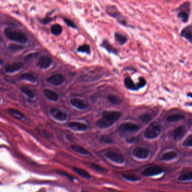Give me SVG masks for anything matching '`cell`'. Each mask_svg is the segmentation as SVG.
I'll return each instance as SVG.
<instances>
[{
	"instance_id": "6da1fadb",
	"label": "cell",
	"mask_w": 192,
	"mask_h": 192,
	"mask_svg": "<svg viewBox=\"0 0 192 192\" xmlns=\"http://www.w3.org/2000/svg\"><path fill=\"white\" fill-rule=\"evenodd\" d=\"M4 33L6 37L11 41L20 43H25L27 42V37L25 34L20 31L7 28L5 29Z\"/></svg>"
},
{
	"instance_id": "7a4b0ae2",
	"label": "cell",
	"mask_w": 192,
	"mask_h": 192,
	"mask_svg": "<svg viewBox=\"0 0 192 192\" xmlns=\"http://www.w3.org/2000/svg\"><path fill=\"white\" fill-rule=\"evenodd\" d=\"M105 11L107 14L111 17H112L117 20V22L125 27L128 26L127 21L125 18L121 14V13L117 10V7L114 5H108L106 8Z\"/></svg>"
},
{
	"instance_id": "3957f363",
	"label": "cell",
	"mask_w": 192,
	"mask_h": 192,
	"mask_svg": "<svg viewBox=\"0 0 192 192\" xmlns=\"http://www.w3.org/2000/svg\"><path fill=\"white\" fill-rule=\"evenodd\" d=\"M191 2L188 1L184 2L177 9V16L180 19L181 21L187 23L189 21L191 14Z\"/></svg>"
},
{
	"instance_id": "277c9868",
	"label": "cell",
	"mask_w": 192,
	"mask_h": 192,
	"mask_svg": "<svg viewBox=\"0 0 192 192\" xmlns=\"http://www.w3.org/2000/svg\"><path fill=\"white\" fill-rule=\"evenodd\" d=\"M161 133V126L159 123L153 122L144 133V137L148 139H153L159 137Z\"/></svg>"
},
{
	"instance_id": "5b68a950",
	"label": "cell",
	"mask_w": 192,
	"mask_h": 192,
	"mask_svg": "<svg viewBox=\"0 0 192 192\" xmlns=\"http://www.w3.org/2000/svg\"><path fill=\"white\" fill-rule=\"evenodd\" d=\"M121 116V112L115 111H105L102 114V117L112 124H115V123L120 118Z\"/></svg>"
},
{
	"instance_id": "8992f818",
	"label": "cell",
	"mask_w": 192,
	"mask_h": 192,
	"mask_svg": "<svg viewBox=\"0 0 192 192\" xmlns=\"http://www.w3.org/2000/svg\"><path fill=\"white\" fill-rule=\"evenodd\" d=\"M105 156L107 158L111 160L112 161L117 163H123L124 162V158L121 154L112 150H108L106 152Z\"/></svg>"
},
{
	"instance_id": "52a82bcc",
	"label": "cell",
	"mask_w": 192,
	"mask_h": 192,
	"mask_svg": "<svg viewBox=\"0 0 192 192\" xmlns=\"http://www.w3.org/2000/svg\"><path fill=\"white\" fill-rule=\"evenodd\" d=\"M140 129V127L137 124L131 123H125L121 124L118 130L122 133H128V132H135L137 131Z\"/></svg>"
},
{
	"instance_id": "ba28073f",
	"label": "cell",
	"mask_w": 192,
	"mask_h": 192,
	"mask_svg": "<svg viewBox=\"0 0 192 192\" xmlns=\"http://www.w3.org/2000/svg\"><path fill=\"white\" fill-rule=\"evenodd\" d=\"M149 153L150 152L148 149L143 147H136L132 151L133 155L140 159H145L147 158L149 156Z\"/></svg>"
},
{
	"instance_id": "9c48e42d",
	"label": "cell",
	"mask_w": 192,
	"mask_h": 192,
	"mask_svg": "<svg viewBox=\"0 0 192 192\" xmlns=\"http://www.w3.org/2000/svg\"><path fill=\"white\" fill-rule=\"evenodd\" d=\"M163 171V170L159 166H152L149 167L144 169L142 171V174L143 176H151L156 175H159L162 173Z\"/></svg>"
},
{
	"instance_id": "30bf717a",
	"label": "cell",
	"mask_w": 192,
	"mask_h": 192,
	"mask_svg": "<svg viewBox=\"0 0 192 192\" xmlns=\"http://www.w3.org/2000/svg\"><path fill=\"white\" fill-rule=\"evenodd\" d=\"M50 114L54 118L60 120L65 121L67 118V114L59 109L52 108L50 110Z\"/></svg>"
},
{
	"instance_id": "8fae6325",
	"label": "cell",
	"mask_w": 192,
	"mask_h": 192,
	"mask_svg": "<svg viewBox=\"0 0 192 192\" xmlns=\"http://www.w3.org/2000/svg\"><path fill=\"white\" fill-rule=\"evenodd\" d=\"M187 133V129L184 126H180L176 128L173 132V138L176 141L180 140Z\"/></svg>"
},
{
	"instance_id": "7c38bea8",
	"label": "cell",
	"mask_w": 192,
	"mask_h": 192,
	"mask_svg": "<svg viewBox=\"0 0 192 192\" xmlns=\"http://www.w3.org/2000/svg\"><path fill=\"white\" fill-rule=\"evenodd\" d=\"M47 81L51 84L54 85H60L65 81V78L61 74H55L50 76Z\"/></svg>"
},
{
	"instance_id": "4fadbf2b",
	"label": "cell",
	"mask_w": 192,
	"mask_h": 192,
	"mask_svg": "<svg viewBox=\"0 0 192 192\" xmlns=\"http://www.w3.org/2000/svg\"><path fill=\"white\" fill-rule=\"evenodd\" d=\"M51 63L52 59L50 57L47 56H43L39 59L37 65L40 68L46 69L50 66Z\"/></svg>"
},
{
	"instance_id": "5bb4252c",
	"label": "cell",
	"mask_w": 192,
	"mask_h": 192,
	"mask_svg": "<svg viewBox=\"0 0 192 192\" xmlns=\"http://www.w3.org/2000/svg\"><path fill=\"white\" fill-rule=\"evenodd\" d=\"M68 127L74 131H85L88 129L87 125L84 123L75 121L70 123Z\"/></svg>"
},
{
	"instance_id": "9a60e30c",
	"label": "cell",
	"mask_w": 192,
	"mask_h": 192,
	"mask_svg": "<svg viewBox=\"0 0 192 192\" xmlns=\"http://www.w3.org/2000/svg\"><path fill=\"white\" fill-rule=\"evenodd\" d=\"M181 36L186 39L188 42L192 43V25H189L185 27L181 31Z\"/></svg>"
},
{
	"instance_id": "2e32d148",
	"label": "cell",
	"mask_w": 192,
	"mask_h": 192,
	"mask_svg": "<svg viewBox=\"0 0 192 192\" xmlns=\"http://www.w3.org/2000/svg\"><path fill=\"white\" fill-rule=\"evenodd\" d=\"M24 66L23 63L21 62H16L13 64L7 65L5 67V70L6 72L11 73L19 70Z\"/></svg>"
},
{
	"instance_id": "e0dca14e",
	"label": "cell",
	"mask_w": 192,
	"mask_h": 192,
	"mask_svg": "<svg viewBox=\"0 0 192 192\" xmlns=\"http://www.w3.org/2000/svg\"><path fill=\"white\" fill-rule=\"evenodd\" d=\"M70 102L72 106L80 110H84L88 106L84 101L79 98H72Z\"/></svg>"
},
{
	"instance_id": "ac0fdd59",
	"label": "cell",
	"mask_w": 192,
	"mask_h": 192,
	"mask_svg": "<svg viewBox=\"0 0 192 192\" xmlns=\"http://www.w3.org/2000/svg\"><path fill=\"white\" fill-rule=\"evenodd\" d=\"M43 93L46 97H47L48 99L51 101H57L59 99V95L51 89H44Z\"/></svg>"
},
{
	"instance_id": "d6986e66",
	"label": "cell",
	"mask_w": 192,
	"mask_h": 192,
	"mask_svg": "<svg viewBox=\"0 0 192 192\" xmlns=\"http://www.w3.org/2000/svg\"><path fill=\"white\" fill-rule=\"evenodd\" d=\"M101 46L104 48L106 50L110 53H115V54L117 53V49L114 47L110 43L108 42V41H107L106 39L103 41V42L101 44Z\"/></svg>"
},
{
	"instance_id": "ffe728a7",
	"label": "cell",
	"mask_w": 192,
	"mask_h": 192,
	"mask_svg": "<svg viewBox=\"0 0 192 192\" xmlns=\"http://www.w3.org/2000/svg\"><path fill=\"white\" fill-rule=\"evenodd\" d=\"M114 124L112 123L107 121L104 118L102 117L101 118L99 119L96 122V125L99 128L101 129H105V128H109L110 127L112 126Z\"/></svg>"
},
{
	"instance_id": "44dd1931",
	"label": "cell",
	"mask_w": 192,
	"mask_h": 192,
	"mask_svg": "<svg viewBox=\"0 0 192 192\" xmlns=\"http://www.w3.org/2000/svg\"><path fill=\"white\" fill-rule=\"evenodd\" d=\"M178 156V153L176 151H169L165 153H164L162 157L161 160L163 161H170V160H173L175 159Z\"/></svg>"
},
{
	"instance_id": "7402d4cb",
	"label": "cell",
	"mask_w": 192,
	"mask_h": 192,
	"mask_svg": "<svg viewBox=\"0 0 192 192\" xmlns=\"http://www.w3.org/2000/svg\"><path fill=\"white\" fill-rule=\"evenodd\" d=\"M114 36L115 41L120 45H124L128 41L127 37L120 33L116 32L114 34Z\"/></svg>"
},
{
	"instance_id": "603a6c76",
	"label": "cell",
	"mask_w": 192,
	"mask_h": 192,
	"mask_svg": "<svg viewBox=\"0 0 192 192\" xmlns=\"http://www.w3.org/2000/svg\"><path fill=\"white\" fill-rule=\"evenodd\" d=\"M73 170L80 176H81L83 178H85L86 179H89L91 178V175H90V174L89 172H88L87 171H86L84 169L78 168V167H74Z\"/></svg>"
},
{
	"instance_id": "cb8c5ba5",
	"label": "cell",
	"mask_w": 192,
	"mask_h": 192,
	"mask_svg": "<svg viewBox=\"0 0 192 192\" xmlns=\"http://www.w3.org/2000/svg\"><path fill=\"white\" fill-rule=\"evenodd\" d=\"M8 112L11 116L14 117L16 119L21 120L24 117V114L18 110L14 108H9L8 109Z\"/></svg>"
},
{
	"instance_id": "d4e9b609",
	"label": "cell",
	"mask_w": 192,
	"mask_h": 192,
	"mask_svg": "<svg viewBox=\"0 0 192 192\" xmlns=\"http://www.w3.org/2000/svg\"><path fill=\"white\" fill-rule=\"evenodd\" d=\"M184 115H182L181 114H172V115H171L169 116H167L166 120L169 123H174V122H176L178 121L182 120L184 119Z\"/></svg>"
},
{
	"instance_id": "484cf974",
	"label": "cell",
	"mask_w": 192,
	"mask_h": 192,
	"mask_svg": "<svg viewBox=\"0 0 192 192\" xmlns=\"http://www.w3.org/2000/svg\"><path fill=\"white\" fill-rule=\"evenodd\" d=\"M124 84L126 87L129 89L135 91L138 89L137 85L134 84L133 81L130 78H126L124 79Z\"/></svg>"
},
{
	"instance_id": "4316f807",
	"label": "cell",
	"mask_w": 192,
	"mask_h": 192,
	"mask_svg": "<svg viewBox=\"0 0 192 192\" xmlns=\"http://www.w3.org/2000/svg\"><path fill=\"white\" fill-rule=\"evenodd\" d=\"M51 32L54 35L58 36L62 33L63 28L61 25L59 24H55L52 26L51 28Z\"/></svg>"
},
{
	"instance_id": "83f0119b",
	"label": "cell",
	"mask_w": 192,
	"mask_h": 192,
	"mask_svg": "<svg viewBox=\"0 0 192 192\" xmlns=\"http://www.w3.org/2000/svg\"><path fill=\"white\" fill-rule=\"evenodd\" d=\"M123 177L125 180L131 181H138L140 179L139 176L132 174H123Z\"/></svg>"
},
{
	"instance_id": "f1b7e54d",
	"label": "cell",
	"mask_w": 192,
	"mask_h": 192,
	"mask_svg": "<svg viewBox=\"0 0 192 192\" xmlns=\"http://www.w3.org/2000/svg\"><path fill=\"white\" fill-rule=\"evenodd\" d=\"M71 148L73 149L74 151L82 154V155H87L88 154V152L86 149H85L84 148L80 146H77V145H73L71 147Z\"/></svg>"
},
{
	"instance_id": "f546056e",
	"label": "cell",
	"mask_w": 192,
	"mask_h": 192,
	"mask_svg": "<svg viewBox=\"0 0 192 192\" xmlns=\"http://www.w3.org/2000/svg\"><path fill=\"white\" fill-rule=\"evenodd\" d=\"M20 90L22 93H24L25 95H26L28 97H29L31 98H33L35 96L34 92H33L32 90H31L28 87L21 86L20 88Z\"/></svg>"
},
{
	"instance_id": "4dcf8cb0",
	"label": "cell",
	"mask_w": 192,
	"mask_h": 192,
	"mask_svg": "<svg viewBox=\"0 0 192 192\" xmlns=\"http://www.w3.org/2000/svg\"><path fill=\"white\" fill-rule=\"evenodd\" d=\"M178 179L180 181H187V180H192V172H187L180 175Z\"/></svg>"
},
{
	"instance_id": "1f68e13d",
	"label": "cell",
	"mask_w": 192,
	"mask_h": 192,
	"mask_svg": "<svg viewBox=\"0 0 192 192\" xmlns=\"http://www.w3.org/2000/svg\"><path fill=\"white\" fill-rule=\"evenodd\" d=\"M20 78L22 80H27L29 82H31L32 83H35L36 81V79L35 78L29 73H25L24 74L20 76Z\"/></svg>"
},
{
	"instance_id": "d6a6232c",
	"label": "cell",
	"mask_w": 192,
	"mask_h": 192,
	"mask_svg": "<svg viewBox=\"0 0 192 192\" xmlns=\"http://www.w3.org/2000/svg\"><path fill=\"white\" fill-rule=\"evenodd\" d=\"M107 98H108V100L111 103H112L114 105H117L121 102V99L119 98V97H118L116 95H110L108 96Z\"/></svg>"
},
{
	"instance_id": "836d02e7",
	"label": "cell",
	"mask_w": 192,
	"mask_h": 192,
	"mask_svg": "<svg viewBox=\"0 0 192 192\" xmlns=\"http://www.w3.org/2000/svg\"><path fill=\"white\" fill-rule=\"evenodd\" d=\"M77 51L79 52H83V53H86L89 54L91 53V49L90 47L88 44H83L82 46H80L77 49Z\"/></svg>"
},
{
	"instance_id": "e575fe53",
	"label": "cell",
	"mask_w": 192,
	"mask_h": 192,
	"mask_svg": "<svg viewBox=\"0 0 192 192\" xmlns=\"http://www.w3.org/2000/svg\"><path fill=\"white\" fill-rule=\"evenodd\" d=\"M63 20H64V22L69 27L73 28V29H78V27L76 26V25L75 24L74 22L73 21H72L71 19H69V18H63Z\"/></svg>"
},
{
	"instance_id": "d590c367",
	"label": "cell",
	"mask_w": 192,
	"mask_h": 192,
	"mask_svg": "<svg viewBox=\"0 0 192 192\" xmlns=\"http://www.w3.org/2000/svg\"><path fill=\"white\" fill-rule=\"evenodd\" d=\"M152 118V116L149 114H144L140 116V119L144 123H148Z\"/></svg>"
},
{
	"instance_id": "8d00e7d4",
	"label": "cell",
	"mask_w": 192,
	"mask_h": 192,
	"mask_svg": "<svg viewBox=\"0 0 192 192\" xmlns=\"http://www.w3.org/2000/svg\"><path fill=\"white\" fill-rule=\"evenodd\" d=\"M183 145L186 147H192V134L189 135L184 140Z\"/></svg>"
},
{
	"instance_id": "74e56055",
	"label": "cell",
	"mask_w": 192,
	"mask_h": 192,
	"mask_svg": "<svg viewBox=\"0 0 192 192\" xmlns=\"http://www.w3.org/2000/svg\"><path fill=\"white\" fill-rule=\"evenodd\" d=\"M53 19H54L53 18H52L51 16H50L49 15H47L44 18L42 19H39V22L43 24H48L49 22H50L51 21L53 20Z\"/></svg>"
},
{
	"instance_id": "f35d334b",
	"label": "cell",
	"mask_w": 192,
	"mask_h": 192,
	"mask_svg": "<svg viewBox=\"0 0 192 192\" xmlns=\"http://www.w3.org/2000/svg\"><path fill=\"white\" fill-rule=\"evenodd\" d=\"M101 140L102 142L106 143H112L113 142V140L112 138L108 135H103L101 138Z\"/></svg>"
},
{
	"instance_id": "ab89813d",
	"label": "cell",
	"mask_w": 192,
	"mask_h": 192,
	"mask_svg": "<svg viewBox=\"0 0 192 192\" xmlns=\"http://www.w3.org/2000/svg\"><path fill=\"white\" fill-rule=\"evenodd\" d=\"M146 85V81L144 79V78L140 77L139 79V82L138 84H137V86L138 87V88H143L144 87L145 85Z\"/></svg>"
},
{
	"instance_id": "60d3db41",
	"label": "cell",
	"mask_w": 192,
	"mask_h": 192,
	"mask_svg": "<svg viewBox=\"0 0 192 192\" xmlns=\"http://www.w3.org/2000/svg\"><path fill=\"white\" fill-rule=\"evenodd\" d=\"M9 48L13 51H19L21 49L23 48V47L21 46L20 45H18V44H11L9 46Z\"/></svg>"
},
{
	"instance_id": "b9f144b4",
	"label": "cell",
	"mask_w": 192,
	"mask_h": 192,
	"mask_svg": "<svg viewBox=\"0 0 192 192\" xmlns=\"http://www.w3.org/2000/svg\"><path fill=\"white\" fill-rule=\"evenodd\" d=\"M91 167L92 168H93V169L97 171H105V170L103 167H102L97 165H96V164H93V163H91Z\"/></svg>"
},
{
	"instance_id": "7bdbcfd3",
	"label": "cell",
	"mask_w": 192,
	"mask_h": 192,
	"mask_svg": "<svg viewBox=\"0 0 192 192\" xmlns=\"http://www.w3.org/2000/svg\"><path fill=\"white\" fill-rule=\"evenodd\" d=\"M187 96L192 98V93H188V94H187Z\"/></svg>"
},
{
	"instance_id": "ee69618b",
	"label": "cell",
	"mask_w": 192,
	"mask_h": 192,
	"mask_svg": "<svg viewBox=\"0 0 192 192\" xmlns=\"http://www.w3.org/2000/svg\"><path fill=\"white\" fill-rule=\"evenodd\" d=\"M2 64H3V61L1 59H0V65Z\"/></svg>"
},
{
	"instance_id": "f6af8a7d",
	"label": "cell",
	"mask_w": 192,
	"mask_h": 192,
	"mask_svg": "<svg viewBox=\"0 0 192 192\" xmlns=\"http://www.w3.org/2000/svg\"><path fill=\"white\" fill-rule=\"evenodd\" d=\"M0 102H1V98H0Z\"/></svg>"
}]
</instances>
